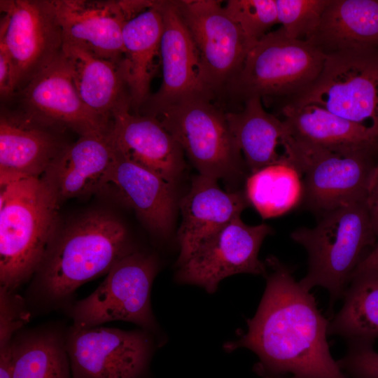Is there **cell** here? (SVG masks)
<instances>
[{
    "label": "cell",
    "mask_w": 378,
    "mask_h": 378,
    "mask_svg": "<svg viewBox=\"0 0 378 378\" xmlns=\"http://www.w3.org/2000/svg\"><path fill=\"white\" fill-rule=\"evenodd\" d=\"M160 6L163 16L160 43L162 81L139 113L155 118L188 98L214 96L203 80L197 50L174 1H160Z\"/></svg>",
    "instance_id": "16"
},
{
    "label": "cell",
    "mask_w": 378,
    "mask_h": 378,
    "mask_svg": "<svg viewBox=\"0 0 378 378\" xmlns=\"http://www.w3.org/2000/svg\"><path fill=\"white\" fill-rule=\"evenodd\" d=\"M66 348L73 378H143L153 342L143 329L72 326L66 335Z\"/></svg>",
    "instance_id": "12"
},
{
    "label": "cell",
    "mask_w": 378,
    "mask_h": 378,
    "mask_svg": "<svg viewBox=\"0 0 378 378\" xmlns=\"http://www.w3.org/2000/svg\"><path fill=\"white\" fill-rule=\"evenodd\" d=\"M266 288L248 330L223 347L253 351V371L261 378H349L332 357L328 319L314 295L275 257L266 259Z\"/></svg>",
    "instance_id": "1"
},
{
    "label": "cell",
    "mask_w": 378,
    "mask_h": 378,
    "mask_svg": "<svg viewBox=\"0 0 378 378\" xmlns=\"http://www.w3.org/2000/svg\"><path fill=\"white\" fill-rule=\"evenodd\" d=\"M365 202L370 214L374 232L378 239V162L372 169L369 178Z\"/></svg>",
    "instance_id": "34"
},
{
    "label": "cell",
    "mask_w": 378,
    "mask_h": 378,
    "mask_svg": "<svg viewBox=\"0 0 378 378\" xmlns=\"http://www.w3.org/2000/svg\"><path fill=\"white\" fill-rule=\"evenodd\" d=\"M14 352L13 340L0 348V378H13Z\"/></svg>",
    "instance_id": "36"
},
{
    "label": "cell",
    "mask_w": 378,
    "mask_h": 378,
    "mask_svg": "<svg viewBox=\"0 0 378 378\" xmlns=\"http://www.w3.org/2000/svg\"><path fill=\"white\" fill-rule=\"evenodd\" d=\"M213 97L195 96L171 106L156 118L176 139L198 174L234 183L247 168L225 113Z\"/></svg>",
    "instance_id": "6"
},
{
    "label": "cell",
    "mask_w": 378,
    "mask_h": 378,
    "mask_svg": "<svg viewBox=\"0 0 378 378\" xmlns=\"http://www.w3.org/2000/svg\"><path fill=\"white\" fill-rule=\"evenodd\" d=\"M64 132L18 108H1V187L24 178H41L68 144Z\"/></svg>",
    "instance_id": "17"
},
{
    "label": "cell",
    "mask_w": 378,
    "mask_h": 378,
    "mask_svg": "<svg viewBox=\"0 0 378 378\" xmlns=\"http://www.w3.org/2000/svg\"><path fill=\"white\" fill-rule=\"evenodd\" d=\"M289 132L309 144L338 153L374 152L378 133L340 117L316 104H284L281 108Z\"/></svg>",
    "instance_id": "22"
},
{
    "label": "cell",
    "mask_w": 378,
    "mask_h": 378,
    "mask_svg": "<svg viewBox=\"0 0 378 378\" xmlns=\"http://www.w3.org/2000/svg\"><path fill=\"white\" fill-rule=\"evenodd\" d=\"M13 378H73L66 335L38 330L13 338Z\"/></svg>",
    "instance_id": "29"
},
{
    "label": "cell",
    "mask_w": 378,
    "mask_h": 378,
    "mask_svg": "<svg viewBox=\"0 0 378 378\" xmlns=\"http://www.w3.org/2000/svg\"><path fill=\"white\" fill-rule=\"evenodd\" d=\"M340 311L329 321L328 335L373 344L378 337V274L352 276Z\"/></svg>",
    "instance_id": "27"
},
{
    "label": "cell",
    "mask_w": 378,
    "mask_h": 378,
    "mask_svg": "<svg viewBox=\"0 0 378 378\" xmlns=\"http://www.w3.org/2000/svg\"><path fill=\"white\" fill-rule=\"evenodd\" d=\"M285 104H316L378 133V47L326 55L317 78Z\"/></svg>",
    "instance_id": "7"
},
{
    "label": "cell",
    "mask_w": 378,
    "mask_h": 378,
    "mask_svg": "<svg viewBox=\"0 0 378 378\" xmlns=\"http://www.w3.org/2000/svg\"><path fill=\"white\" fill-rule=\"evenodd\" d=\"M163 16L160 1L134 18L123 27L125 59L122 63L131 111L139 113L150 96V85L160 57Z\"/></svg>",
    "instance_id": "23"
},
{
    "label": "cell",
    "mask_w": 378,
    "mask_h": 378,
    "mask_svg": "<svg viewBox=\"0 0 378 378\" xmlns=\"http://www.w3.org/2000/svg\"><path fill=\"white\" fill-rule=\"evenodd\" d=\"M158 270L154 256L138 251L127 254L112 267L92 293L71 307L73 326L89 328L124 321L154 332L157 323L151 310L150 290Z\"/></svg>",
    "instance_id": "9"
},
{
    "label": "cell",
    "mask_w": 378,
    "mask_h": 378,
    "mask_svg": "<svg viewBox=\"0 0 378 378\" xmlns=\"http://www.w3.org/2000/svg\"><path fill=\"white\" fill-rule=\"evenodd\" d=\"M13 98L16 108L61 130L79 136L104 134L111 123L91 111L75 86L69 62L62 52Z\"/></svg>",
    "instance_id": "14"
},
{
    "label": "cell",
    "mask_w": 378,
    "mask_h": 378,
    "mask_svg": "<svg viewBox=\"0 0 378 378\" xmlns=\"http://www.w3.org/2000/svg\"><path fill=\"white\" fill-rule=\"evenodd\" d=\"M197 50L202 76L215 95L241 71L254 45L220 1H174Z\"/></svg>",
    "instance_id": "11"
},
{
    "label": "cell",
    "mask_w": 378,
    "mask_h": 378,
    "mask_svg": "<svg viewBox=\"0 0 378 378\" xmlns=\"http://www.w3.org/2000/svg\"><path fill=\"white\" fill-rule=\"evenodd\" d=\"M245 193L262 218L281 216L303 198V183L299 172L287 162L274 164L250 174Z\"/></svg>",
    "instance_id": "28"
},
{
    "label": "cell",
    "mask_w": 378,
    "mask_h": 378,
    "mask_svg": "<svg viewBox=\"0 0 378 378\" xmlns=\"http://www.w3.org/2000/svg\"><path fill=\"white\" fill-rule=\"evenodd\" d=\"M363 273L378 274V239L374 248L359 263L352 276Z\"/></svg>",
    "instance_id": "37"
},
{
    "label": "cell",
    "mask_w": 378,
    "mask_h": 378,
    "mask_svg": "<svg viewBox=\"0 0 378 378\" xmlns=\"http://www.w3.org/2000/svg\"><path fill=\"white\" fill-rule=\"evenodd\" d=\"M30 312L15 290L0 286V348L8 344L14 334L27 323Z\"/></svg>",
    "instance_id": "32"
},
{
    "label": "cell",
    "mask_w": 378,
    "mask_h": 378,
    "mask_svg": "<svg viewBox=\"0 0 378 378\" xmlns=\"http://www.w3.org/2000/svg\"><path fill=\"white\" fill-rule=\"evenodd\" d=\"M115 156L110 131L80 136L51 162L41 179L58 202L100 192Z\"/></svg>",
    "instance_id": "20"
},
{
    "label": "cell",
    "mask_w": 378,
    "mask_h": 378,
    "mask_svg": "<svg viewBox=\"0 0 378 378\" xmlns=\"http://www.w3.org/2000/svg\"><path fill=\"white\" fill-rule=\"evenodd\" d=\"M59 204L41 178L1 187L0 286L15 290L36 273L57 231Z\"/></svg>",
    "instance_id": "3"
},
{
    "label": "cell",
    "mask_w": 378,
    "mask_h": 378,
    "mask_svg": "<svg viewBox=\"0 0 378 378\" xmlns=\"http://www.w3.org/2000/svg\"><path fill=\"white\" fill-rule=\"evenodd\" d=\"M284 153L302 176V200L314 211L322 214L365 201L376 165L371 158L374 152L334 153L300 140L289 132Z\"/></svg>",
    "instance_id": "8"
},
{
    "label": "cell",
    "mask_w": 378,
    "mask_h": 378,
    "mask_svg": "<svg viewBox=\"0 0 378 378\" xmlns=\"http://www.w3.org/2000/svg\"><path fill=\"white\" fill-rule=\"evenodd\" d=\"M326 55L307 41L289 37L280 27L258 41L226 90L244 102L253 97L288 99L319 76Z\"/></svg>",
    "instance_id": "5"
},
{
    "label": "cell",
    "mask_w": 378,
    "mask_h": 378,
    "mask_svg": "<svg viewBox=\"0 0 378 378\" xmlns=\"http://www.w3.org/2000/svg\"><path fill=\"white\" fill-rule=\"evenodd\" d=\"M173 186L115 148L113 162L101 191H111L133 209L150 231L167 237L174 220Z\"/></svg>",
    "instance_id": "21"
},
{
    "label": "cell",
    "mask_w": 378,
    "mask_h": 378,
    "mask_svg": "<svg viewBox=\"0 0 378 378\" xmlns=\"http://www.w3.org/2000/svg\"><path fill=\"white\" fill-rule=\"evenodd\" d=\"M278 23L290 38L309 41L330 0H275Z\"/></svg>",
    "instance_id": "30"
},
{
    "label": "cell",
    "mask_w": 378,
    "mask_h": 378,
    "mask_svg": "<svg viewBox=\"0 0 378 378\" xmlns=\"http://www.w3.org/2000/svg\"><path fill=\"white\" fill-rule=\"evenodd\" d=\"M110 136L117 150L173 185L186 167L181 147L159 120L130 105L113 113Z\"/></svg>",
    "instance_id": "18"
},
{
    "label": "cell",
    "mask_w": 378,
    "mask_h": 378,
    "mask_svg": "<svg viewBox=\"0 0 378 378\" xmlns=\"http://www.w3.org/2000/svg\"><path fill=\"white\" fill-rule=\"evenodd\" d=\"M224 8L254 44L278 23L275 0H229Z\"/></svg>",
    "instance_id": "31"
},
{
    "label": "cell",
    "mask_w": 378,
    "mask_h": 378,
    "mask_svg": "<svg viewBox=\"0 0 378 378\" xmlns=\"http://www.w3.org/2000/svg\"><path fill=\"white\" fill-rule=\"evenodd\" d=\"M132 251L127 229L116 217L87 213L55 233L36 273L38 296L49 304L65 302Z\"/></svg>",
    "instance_id": "2"
},
{
    "label": "cell",
    "mask_w": 378,
    "mask_h": 378,
    "mask_svg": "<svg viewBox=\"0 0 378 378\" xmlns=\"http://www.w3.org/2000/svg\"><path fill=\"white\" fill-rule=\"evenodd\" d=\"M321 215L314 227L298 228L290 237L308 255L307 273L299 283L307 290L321 286L328 291L330 315L336 301L344 297L365 251L374 248L377 237L365 201Z\"/></svg>",
    "instance_id": "4"
},
{
    "label": "cell",
    "mask_w": 378,
    "mask_h": 378,
    "mask_svg": "<svg viewBox=\"0 0 378 378\" xmlns=\"http://www.w3.org/2000/svg\"><path fill=\"white\" fill-rule=\"evenodd\" d=\"M272 232L267 224L249 225L236 217L205 240L182 265L176 280L199 286L213 293L225 278L237 274L266 276L267 265L258 258L265 238Z\"/></svg>",
    "instance_id": "13"
},
{
    "label": "cell",
    "mask_w": 378,
    "mask_h": 378,
    "mask_svg": "<svg viewBox=\"0 0 378 378\" xmlns=\"http://www.w3.org/2000/svg\"><path fill=\"white\" fill-rule=\"evenodd\" d=\"M218 180L198 174L179 203L181 222L177 232V267L186 262L208 238L250 204L245 191H225Z\"/></svg>",
    "instance_id": "19"
},
{
    "label": "cell",
    "mask_w": 378,
    "mask_h": 378,
    "mask_svg": "<svg viewBox=\"0 0 378 378\" xmlns=\"http://www.w3.org/2000/svg\"><path fill=\"white\" fill-rule=\"evenodd\" d=\"M63 52L82 101L91 111L111 123L115 111L125 105L130 106L122 64L99 57L66 43H64Z\"/></svg>",
    "instance_id": "24"
},
{
    "label": "cell",
    "mask_w": 378,
    "mask_h": 378,
    "mask_svg": "<svg viewBox=\"0 0 378 378\" xmlns=\"http://www.w3.org/2000/svg\"><path fill=\"white\" fill-rule=\"evenodd\" d=\"M373 344L348 341L346 355L337 360L349 378H378V352Z\"/></svg>",
    "instance_id": "33"
},
{
    "label": "cell",
    "mask_w": 378,
    "mask_h": 378,
    "mask_svg": "<svg viewBox=\"0 0 378 378\" xmlns=\"http://www.w3.org/2000/svg\"><path fill=\"white\" fill-rule=\"evenodd\" d=\"M307 41L325 55L378 47V0H330Z\"/></svg>",
    "instance_id": "26"
},
{
    "label": "cell",
    "mask_w": 378,
    "mask_h": 378,
    "mask_svg": "<svg viewBox=\"0 0 378 378\" xmlns=\"http://www.w3.org/2000/svg\"><path fill=\"white\" fill-rule=\"evenodd\" d=\"M64 43L118 64L125 59V23L141 13V1L51 0Z\"/></svg>",
    "instance_id": "15"
},
{
    "label": "cell",
    "mask_w": 378,
    "mask_h": 378,
    "mask_svg": "<svg viewBox=\"0 0 378 378\" xmlns=\"http://www.w3.org/2000/svg\"><path fill=\"white\" fill-rule=\"evenodd\" d=\"M244 102L241 110L226 112L225 117L250 174L274 164H290L278 152L288 133L284 121L267 113L260 97Z\"/></svg>",
    "instance_id": "25"
},
{
    "label": "cell",
    "mask_w": 378,
    "mask_h": 378,
    "mask_svg": "<svg viewBox=\"0 0 378 378\" xmlns=\"http://www.w3.org/2000/svg\"><path fill=\"white\" fill-rule=\"evenodd\" d=\"M0 95L1 99H13L15 89L13 69L10 59L4 50L0 48Z\"/></svg>",
    "instance_id": "35"
},
{
    "label": "cell",
    "mask_w": 378,
    "mask_h": 378,
    "mask_svg": "<svg viewBox=\"0 0 378 378\" xmlns=\"http://www.w3.org/2000/svg\"><path fill=\"white\" fill-rule=\"evenodd\" d=\"M0 11V48L15 95L62 52L63 34L51 0H1Z\"/></svg>",
    "instance_id": "10"
}]
</instances>
